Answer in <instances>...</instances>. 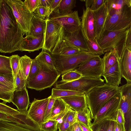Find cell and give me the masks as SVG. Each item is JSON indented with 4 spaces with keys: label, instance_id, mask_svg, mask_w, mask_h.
<instances>
[{
    "label": "cell",
    "instance_id": "cb8c5ba5",
    "mask_svg": "<svg viewBox=\"0 0 131 131\" xmlns=\"http://www.w3.org/2000/svg\"><path fill=\"white\" fill-rule=\"evenodd\" d=\"M46 26V19H41L33 14L29 24L28 31L26 35L36 37L45 34Z\"/></svg>",
    "mask_w": 131,
    "mask_h": 131
},
{
    "label": "cell",
    "instance_id": "277c9868",
    "mask_svg": "<svg viewBox=\"0 0 131 131\" xmlns=\"http://www.w3.org/2000/svg\"><path fill=\"white\" fill-rule=\"evenodd\" d=\"M35 58L39 64L40 69L34 78L26 82V87L37 91L51 87L57 82L60 74L55 68H51Z\"/></svg>",
    "mask_w": 131,
    "mask_h": 131
},
{
    "label": "cell",
    "instance_id": "836d02e7",
    "mask_svg": "<svg viewBox=\"0 0 131 131\" xmlns=\"http://www.w3.org/2000/svg\"><path fill=\"white\" fill-rule=\"evenodd\" d=\"M85 40L88 51L99 56L104 53L96 39Z\"/></svg>",
    "mask_w": 131,
    "mask_h": 131
},
{
    "label": "cell",
    "instance_id": "f1b7e54d",
    "mask_svg": "<svg viewBox=\"0 0 131 131\" xmlns=\"http://www.w3.org/2000/svg\"><path fill=\"white\" fill-rule=\"evenodd\" d=\"M78 122L90 129L92 119L91 112L88 107L83 111L77 112Z\"/></svg>",
    "mask_w": 131,
    "mask_h": 131
},
{
    "label": "cell",
    "instance_id": "8d00e7d4",
    "mask_svg": "<svg viewBox=\"0 0 131 131\" xmlns=\"http://www.w3.org/2000/svg\"><path fill=\"white\" fill-rule=\"evenodd\" d=\"M110 120L105 118L92 123V131H107Z\"/></svg>",
    "mask_w": 131,
    "mask_h": 131
},
{
    "label": "cell",
    "instance_id": "d6986e66",
    "mask_svg": "<svg viewBox=\"0 0 131 131\" xmlns=\"http://www.w3.org/2000/svg\"><path fill=\"white\" fill-rule=\"evenodd\" d=\"M93 11L95 38L97 40L104 31L105 22L108 15V12L104 3L99 8Z\"/></svg>",
    "mask_w": 131,
    "mask_h": 131
},
{
    "label": "cell",
    "instance_id": "f907efd6",
    "mask_svg": "<svg viewBox=\"0 0 131 131\" xmlns=\"http://www.w3.org/2000/svg\"><path fill=\"white\" fill-rule=\"evenodd\" d=\"M105 0H94L90 8L93 11L99 8L104 3Z\"/></svg>",
    "mask_w": 131,
    "mask_h": 131
},
{
    "label": "cell",
    "instance_id": "ee69618b",
    "mask_svg": "<svg viewBox=\"0 0 131 131\" xmlns=\"http://www.w3.org/2000/svg\"><path fill=\"white\" fill-rule=\"evenodd\" d=\"M49 8L39 5L33 13L35 16L43 19L47 17Z\"/></svg>",
    "mask_w": 131,
    "mask_h": 131
},
{
    "label": "cell",
    "instance_id": "7c38bea8",
    "mask_svg": "<svg viewBox=\"0 0 131 131\" xmlns=\"http://www.w3.org/2000/svg\"><path fill=\"white\" fill-rule=\"evenodd\" d=\"M46 20V26L42 49L51 53L59 39L61 26L48 19Z\"/></svg>",
    "mask_w": 131,
    "mask_h": 131
},
{
    "label": "cell",
    "instance_id": "83f0119b",
    "mask_svg": "<svg viewBox=\"0 0 131 131\" xmlns=\"http://www.w3.org/2000/svg\"><path fill=\"white\" fill-rule=\"evenodd\" d=\"M32 59L26 55L20 57L19 61V67L22 74L26 82L28 76Z\"/></svg>",
    "mask_w": 131,
    "mask_h": 131
},
{
    "label": "cell",
    "instance_id": "e575fe53",
    "mask_svg": "<svg viewBox=\"0 0 131 131\" xmlns=\"http://www.w3.org/2000/svg\"><path fill=\"white\" fill-rule=\"evenodd\" d=\"M12 73L10 57L0 55V74Z\"/></svg>",
    "mask_w": 131,
    "mask_h": 131
},
{
    "label": "cell",
    "instance_id": "484cf974",
    "mask_svg": "<svg viewBox=\"0 0 131 131\" xmlns=\"http://www.w3.org/2000/svg\"><path fill=\"white\" fill-rule=\"evenodd\" d=\"M68 105L61 98H57L54 102L49 119L55 120Z\"/></svg>",
    "mask_w": 131,
    "mask_h": 131
},
{
    "label": "cell",
    "instance_id": "f546056e",
    "mask_svg": "<svg viewBox=\"0 0 131 131\" xmlns=\"http://www.w3.org/2000/svg\"><path fill=\"white\" fill-rule=\"evenodd\" d=\"M76 2V0H61L59 7L55 10L60 14L71 13L75 6Z\"/></svg>",
    "mask_w": 131,
    "mask_h": 131
},
{
    "label": "cell",
    "instance_id": "6da1fadb",
    "mask_svg": "<svg viewBox=\"0 0 131 131\" xmlns=\"http://www.w3.org/2000/svg\"><path fill=\"white\" fill-rule=\"evenodd\" d=\"M23 31L5 0H0V52L19 50Z\"/></svg>",
    "mask_w": 131,
    "mask_h": 131
},
{
    "label": "cell",
    "instance_id": "7a4b0ae2",
    "mask_svg": "<svg viewBox=\"0 0 131 131\" xmlns=\"http://www.w3.org/2000/svg\"><path fill=\"white\" fill-rule=\"evenodd\" d=\"M120 91V87L105 83L93 88L86 93L88 108L94 119L101 108Z\"/></svg>",
    "mask_w": 131,
    "mask_h": 131
},
{
    "label": "cell",
    "instance_id": "9c48e42d",
    "mask_svg": "<svg viewBox=\"0 0 131 131\" xmlns=\"http://www.w3.org/2000/svg\"><path fill=\"white\" fill-rule=\"evenodd\" d=\"M48 19L62 26L64 31L68 32L76 31L81 27V21L77 11L70 14H62L55 10Z\"/></svg>",
    "mask_w": 131,
    "mask_h": 131
},
{
    "label": "cell",
    "instance_id": "ba28073f",
    "mask_svg": "<svg viewBox=\"0 0 131 131\" xmlns=\"http://www.w3.org/2000/svg\"><path fill=\"white\" fill-rule=\"evenodd\" d=\"M10 7L16 20L23 32V35H26L29 30L30 21L33 13H31L20 0H5Z\"/></svg>",
    "mask_w": 131,
    "mask_h": 131
},
{
    "label": "cell",
    "instance_id": "9f6ffc18",
    "mask_svg": "<svg viewBox=\"0 0 131 131\" xmlns=\"http://www.w3.org/2000/svg\"><path fill=\"white\" fill-rule=\"evenodd\" d=\"M113 120H110L107 131H114L115 121Z\"/></svg>",
    "mask_w": 131,
    "mask_h": 131
},
{
    "label": "cell",
    "instance_id": "4dcf8cb0",
    "mask_svg": "<svg viewBox=\"0 0 131 131\" xmlns=\"http://www.w3.org/2000/svg\"><path fill=\"white\" fill-rule=\"evenodd\" d=\"M0 111L20 119L27 118V112H21L7 105L5 103L0 102Z\"/></svg>",
    "mask_w": 131,
    "mask_h": 131
},
{
    "label": "cell",
    "instance_id": "f35d334b",
    "mask_svg": "<svg viewBox=\"0 0 131 131\" xmlns=\"http://www.w3.org/2000/svg\"><path fill=\"white\" fill-rule=\"evenodd\" d=\"M58 122L56 120L49 119L41 124L40 126L41 130L57 131Z\"/></svg>",
    "mask_w": 131,
    "mask_h": 131
},
{
    "label": "cell",
    "instance_id": "db71d44e",
    "mask_svg": "<svg viewBox=\"0 0 131 131\" xmlns=\"http://www.w3.org/2000/svg\"><path fill=\"white\" fill-rule=\"evenodd\" d=\"M52 0H40V5L49 8Z\"/></svg>",
    "mask_w": 131,
    "mask_h": 131
},
{
    "label": "cell",
    "instance_id": "44dd1931",
    "mask_svg": "<svg viewBox=\"0 0 131 131\" xmlns=\"http://www.w3.org/2000/svg\"><path fill=\"white\" fill-rule=\"evenodd\" d=\"M63 38L68 43L80 50L88 51L81 28L71 32H67L64 30Z\"/></svg>",
    "mask_w": 131,
    "mask_h": 131
},
{
    "label": "cell",
    "instance_id": "c3c4849f",
    "mask_svg": "<svg viewBox=\"0 0 131 131\" xmlns=\"http://www.w3.org/2000/svg\"><path fill=\"white\" fill-rule=\"evenodd\" d=\"M122 127H124L125 120L123 112L119 108L117 111L116 121Z\"/></svg>",
    "mask_w": 131,
    "mask_h": 131
},
{
    "label": "cell",
    "instance_id": "74e56055",
    "mask_svg": "<svg viewBox=\"0 0 131 131\" xmlns=\"http://www.w3.org/2000/svg\"><path fill=\"white\" fill-rule=\"evenodd\" d=\"M8 87L0 83V99L6 103L11 102L10 100L13 92Z\"/></svg>",
    "mask_w": 131,
    "mask_h": 131
},
{
    "label": "cell",
    "instance_id": "11a10c76",
    "mask_svg": "<svg viewBox=\"0 0 131 131\" xmlns=\"http://www.w3.org/2000/svg\"><path fill=\"white\" fill-rule=\"evenodd\" d=\"M114 131H125V127H122L115 121Z\"/></svg>",
    "mask_w": 131,
    "mask_h": 131
},
{
    "label": "cell",
    "instance_id": "4316f807",
    "mask_svg": "<svg viewBox=\"0 0 131 131\" xmlns=\"http://www.w3.org/2000/svg\"><path fill=\"white\" fill-rule=\"evenodd\" d=\"M102 59L104 65V73L119 61L117 52L115 50L106 52Z\"/></svg>",
    "mask_w": 131,
    "mask_h": 131
},
{
    "label": "cell",
    "instance_id": "4fadbf2b",
    "mask_svg": "<svg viewBox=\"0 0 131 131\" xmlns=\"http://www.w3.org/2000/svg\"><path fill=\"white\" fill-rule=\"evenodd\" d=\"M49 100V97L40 100L35 98L28 111L27 118H30L40 126L41 123L44 122L46 110Z\"/></svg>",
    "mask_w": 131,
    "mask_h": 131
},
{
    "label": "cell",
    "instance_id": "d590c367",
    "mask_svg": "<svg viewBox=\"0 0 131 131\" xmlns=\"http://www.w3.org/2000/svg\"><path fill=\"white\" fill-rule=\"evenodd\" d=\"M35 58L43 62L49 67L55 68L54 61L53 58L50 53L47 51L42 50Z\"/></svg>",
    "mask_w": 131,
    "mask_h": 131
},
{
    "label": "cell",
    "instance_id": "7dc6e473",
    "mask_svg": "<svg viewBox=\"0 0 131 131\" xmlns=\"http://www.w3.org/2000/svg\"><path fill=\"white\" fill-rule=\"evenodd\" d=\"M49 97V100L46 110L44 122L48 121L49 118L54 102L57 98L51 95Z\"/></svg>",
    "mask_w": 131,
    "mask_h": 131
},
{
    "label": "cell",
    "instance_id": "8fae6325",
    "mask_svg": "<svg viewBox=\"0 0 131 131\" xmlns=\"http://www.w3.org/2000/svg\"><path fill=\"white\" fill-rule=\"evenodd\" d=\"M121 98L119 91L110 99L100 109L94 118V123L104 118L116 121Z\"/></svg>",
    "mask_w": 131,
    "mask_h": 131
},
{
    "label": "cell",
    "instance_id": "3957f363",
    "mask_svg": "<svg viewBox=\"0 0 131 131\" xmlns=\"http://www.w3.org/2000/svg\"><path fill=\"white\" fill-rule=\"evenodd\" d=\"M131 26L118 31L104 30L101 36L96 40L104 53L115 50L119 60L126 47V39Z\"/></svg>",
    "mask_w": 131,
    "mask_h": 131
},
{
    "label": "cell",
    "instance_id": "5bb4252c",
    "mask_svg": "<svg viewBox=\"0 0 131 131\" xmlns=\"http://www.w3.org/2000/svg\"><path fill=\"white\" fill-rule=\"evenodd\" d=\"M81 29L85 39H96L93 11L89 8L83 10L81 18Z\"/></svg>",
    "mask_w": 131,
    "mask_h": 131
},
{
    "label": "cell",
    "instance_id": "e0dca14e",
    "mask_svg": "<svg viewBox=\"0 0 131 131\" xmlns=\"http://www.w3.org/2000/svg\"><path fill=\"white\" fill-rule=\"evenodd\" d=\"M45 34L34 37L28 35L23 38L19 51L33 52L38 50L43 47Z\"/></svg>",
    "mask_w": 131,
    "mask_h": 131
},
{
    "label": "cell",
    "instance_id": "ffe728a7",
    "mask_svg": "<svg viewBox=\"0 0 131 131\" xmlns=\"http://www.w3.org/2000/svg\"><path fill=\"white\" fill-rule=\"evenodd\" d=\"M122 78L127 83H131V50L126 47L119 60Z\"/></svg>",
    "mask_w": 131,
    "mask_h": 131
},
{
    "label": "cell",
    "instance_id": "d4e9b609",
    "mask_svg": "<svg viewBox=\"0 0 131 131\" xmlns=\"http://www.w3.org/2000/svg\"><path fill=\"white\" fill-rule=\"evenodd\" d=\"M108 15H111L120 10L124 6H131V0H105Z\"/></svg>",
    "mask_w": 131,
    "mask_h": 131
},
{
    "label": "cell",
    "instance_id": "9a60e30c",
    "mask_svg": "<svg viewBox=\"0 0 131 131\" xmlns=\"http://www.w3.org/2000/svg\"><path fill=\"white\" fill-rule=\"evenodd\" d=\"M64 32V28L61 26L59 39L50 54L65 57L75 54L82 50L70 44L63 39Z\"/></svg>",
    "mask_w": 131,
    "mask_h": 131
},
{
    "label": "cell",
    "instance_id": "f6af8a7d",
    "mask_svg": "<svg viewBox=\"0 0 131 131\" xmlns=\"http://www.w3.org/2000/svg\"><path fill=\"white\" fill-rule=\"evenodd\" d=\"M15 82L16 87V90H20L26 86V82L22 74L19 66L15 78Z\"/></svg>",
    "mask_w": 131,
    "mask_h": 131
},
{
    "label": "cell",
    "instance_id": "5b68a950",
    "mask_svg": "<svg viewBox=\"0 0 131 131\" xmlns=\"http://www.w3.org/2000/svg\"><path fill=\"white\" fill-rule=\"evenodd\" d=\"M50 54L54 60L55 68L61 75L74 70L85 62L99 56L90 51L84 50L65 57Z\"/></svg>",
    "mask_w": 131,
    "mask_h": 131
},
{
    "label": "cell",
    "instance_id": "680465c9",
    "mask_svg": "<svg viewBox=\"0 0 131 131\" xmlns=\"http://www.w3.org/2000/svg\"><path fill=\"white\" fill-rule=\"evenodd\" d=\"M94 0H86L85 1V6L86 8H90Z\"/></svg>",
    "mask_w": 131,
    "mask_h": 131
},
{
    "label": "cell",
    "instance_id": "30bf717a",
    "mask_svg": "<svg viewBox=\"0 0 131 131\" xmlns=\"http://www.w3.org/2000/svg\"><path fill=\"white\" fill-rule=\"evenodd\" d=\"M74 70L83 77H101L104 73L103 62L102 58L98 56L85 62Z\"/></svg>",
    "mask_w": 131,
    "mask_h": 131
},
{
    "label": "cell",
    "instance_id": "52a82bcc",
    "mask_svg": "<svg viewBox=\"0 0 131 131\" xmlns=\"http://www.w3.org/2000/svg\"><path fill=\"white\" fill-rule=\"evenodd\" d=\"M131 26V6L126 5L118 11L111 15H107L104 30L118 31Z\"/></svg>",
    "mask_w": 131,
    "mask_h": 131
},
{
    "label": "cell",
    "instance_id": "816d5d0a",
    "mask_svg": "<svg viewBox=\"0 0 131 131\" xmlns=\"http://www.w3.org/2000/svg\"><path fill=\"white\" fill-rule=\"evenodd\" d=\"M66 131H82L79 122H76L70 126Z\"/></svg>",
    "mask_w": 131,
    "mask_h": 131
},
{
    "label": "cell",
    "instance_id": "6f0895ef",
    "mask_svg": "<svg viewBox=\"0 0 131 131\" xmlns=\"http://www.w3.org/2000/svg\"><path fill=\"white\" fill-rule=\"evenodd\" d=\"M78 122L82 131H92L91 129L88 128L81 123Z\"/></svg>",
    "mask_w": 131,
    "mask_h": 131
},
{
    "label": "cell",
    "instance_id": "60d3db41",
    "mask_svg": "<svg viewBox=\"0 0 131 131\" xmlns=\"http://www.w3.org/2000/svg\"><path fill=\"white\" fill-rule=\"evenodd\" d=\"M9 57L12 74L15 81L16 77L19 68V61L20 57L18 54H16L12 55Z\"/></svg>",
    "mask_w": 131,
    "mask_h": 131
},
{
    "label": "cell",
    "instance_id": "7bdbcfd3",
    "mask_svg": "<svg viewBox=\"0 0 131 131\" xmlns=\"http://www.w3.org/2000/svg\"><path fill=\"white\" fill-rule=\"evenodd\" d=\"M62 120L68 122L70 126L74 123L77 122V112L72 109H71L67 112L60 122ZM60 122L58 124L60 123Z\"/></svg>",
    "mask_w": 131,
    "mask_h": 131
},
{
    "label": "cell",
    "instance_id": "d6a6232c",
    "mask_svg": "<svg viewBox=\"0 0 131 131\" xmlns=\"http://www.w3.org/2000/svg\"><path fill=\"white\" fill-rule=\"evenodd\" d=\"M51 95L56 98H61L73 95H80L85 93L76 91L53 88Z\"/></svg>",
    "mask_w": 131,
    "mask_h": 131
},
{
    "label": "cell",
    "instance_id": "7402d4cb",
    "mask_svg": "<svg viewBox=\"0 0 131 131\" xmlns=\"http://www.w3.org/2000/svg\"><path fill=\"white\" fill-rule=\"evenodd\" d=\"M102 76L104 78L106 84L119 86L121 83L122 78L119 61L111 67Z\"/></svg>",
    "mask_w": 131,
    "mask_h": 131
},
{
    "label": "cell",
    "instance_id": "603a6c76",
    "mask_svg": "<svg viewBox=\"0 0 131 131\" xmlns=\"http://www.w3.org/2000/svg\"><path fill=\"white\" fill-rule=\"evenodd\" d=\"M61 98L71 109L76 112L83 111L88 107L85 93Z\"/></svg>",
    "mask_w": 131,
    "mask_h": 131
},
{
    "label": "cell",
    "instance_id": "ab89813d",
    "mask_svg": "<svg viewBox=\"0 0 131 131\" xmlns=\"http://www.w3.org/2000/svg\"><path fill=\"white\" fill-rule=\"evenodd\" d=\"M82 77L80 73L74 70L62 74L61 81L67 82L72 81L78 80Z\"/></svg>",
    "mask_w": 131,
    "mask_h": 131
},
{
    "label": "cell",
    "instance_id": "b9f144b4",
    "mask_svg": "<svg viewBox=\"0 0 131 131\" xmlns=\"http://www.w3.org/2000/svg\"><path fill=\"white\" fill-rule=\"evenodd\" d=\"M40 67L37 60L35 58L32 59L30 71L26 81L35 77L39 72Z\"/></svg>",
    "mask_w": 131,
    "mask_h": 131
},
{
    "label": "cell",
    "instance_id": "ac0fdd59",
    "mask_svg": "<svg viewBox=\"0 0 131 131\" xmlns=\"http://www.w3.org/2000/svg\"><path fill=\"white\" fill-rule=\"evenodd\" d=\"M0 121L13 123L25 128L34 131H39V125L29 118L20 119L0 111Z\"/></svg>",
    "mask_w": 131,
    "mask_h": 131
},
{
    "label": "cell",
    "instance_id": "8992f818",
    "mask_svg": "<svg viewBox=\"0 0 131 131\" xmlns=\"http://www.w3.org/2000/svg\"><path fill=\"white\" fill-rule=\"evenodd\" d=\"M105 84L104 80L101 77L93 78L82 77L72 81L56 82L55 88L61 89L76 91L85 94L92 89Z\"/></svg>",
    "mask_w": 131,
    "mask_h": 131
},
{
    "label": "cell",
    "instance_id": "1f68e13d",
    "mask_svg": "<svg viewBox=\"0 0 131 131\" xmlns=\"http://www.w3.org/2000/svg\"><path fill=\"white\" fill-rule=\"evenodd\" d=\"M0 83L8 87L12 91L16 89L15 82L12 73H0Z\"/></svg>",
    "mask_w": 131,
    "mask_h": 131
},
{
    "label": "cell",
    "instance_id": "681fc988",
    "mask_svg": "<svg viewBox=\"0 0 131 131\" xmlns=\"http://www.w3.org/2000/svg\"><path fill=\"white\" fill-rule=\"evenodd\" d=\"M61 0H52L49 7L47 18L48 19L50 14L59 6Z\"/></svg>",
    "mask_w": 131,
    "mask_h": 131
},
{
    "label": "cell",
    "instance_id": "2e32d148",
    "mask_svg": "<svg viewBox=\"0 0 131 131\" xmlns=\"http://www.w3.org/2000/svg\"><path fill=\"white\" fill-rule=\"evenodd\" d=\"M26 86L22 89L14 91L10 102L15 105L21 112H27L30 103Z\"/></svg>",
    "mask_w": 131,
    "mask_h": 131
},
{
    "label": "cell",
    "instance_id": "bcb514c9",
    "mask_svg": "<svg viewBox=\"0 0 131 131\" xmlns=\"http://www.w3.org/2000/svg\"><path fill=\"white\" fill-rule=\"evenodd\" d=\"M23 3L31 13H33L40 5V0H25Z\"/></svg>",
    "mask_w": 131,
    "mask_h": 131
},
{
    "label": "cell",
    "instance_id": "f5cc1de1",
    "mask_svg": "<svg viewBox=\"0 0 131 131\" xmlns=\"http://www.w3.org/2000/svg\"><path fill=\"white\" fill-rule=\"evenodd\" d=\"M126 47L129 50H131V26L129 28L127 36L126 42Z\"/></svg>",
    "mask_w": 131,
    "mask_h": 131
}]
</instances>
